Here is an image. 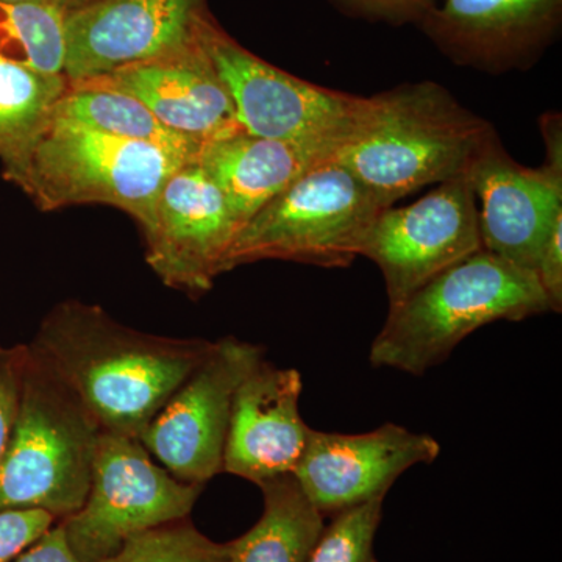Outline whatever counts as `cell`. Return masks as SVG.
<instances>
[{"label":"cell","instance_id":"cell-1","mask_svg":"<svg viewBox=\"0 0 562 562\" xmlns=\"http://www.w3.org/2000/svg\"><path fill=\"white\" fill-rule=\"evenodd\" d=\"M27 346L102 432L139 439L214 341L135 330L102 306L70 299L44 316Z\"/></svg>","mask_w":562,"mask_h":562},{"label":"cell","instance_id":"cell-2","mask_svg":"<svg viewBox=\"0 0 562 562\" xmlns=\"http://www.w3.org/2000/svg\"><path fill=\"white\" fill-rule=\"evenodd\" d=\"M497 135L435 81L405 83L364 98L330 160L349 169L383 206L469 171Z\"/></svg>","mask_w":562,"mask_h":562},{"label":"cell","instance_id":"cell-3","mask_svg":"<svg viewBox=\"0 0 562 562\" xmlns=\"http://www.w3.org/2000/svg\"><path fill=\"white\" fill-rule=\"evenodd\" d=\"M552 313L535 272L487 250L458 261L390 308L369 361L420 376L479 328Z\"/></svg>","mask_w":562,"mask_h":562},{"label":"cell","instance_id":"cell-4","mask_svg":"<svg viewBox=\"0 0 562 562\" xmlns=\"http://www.w3.org/2000/svg\"><path fill=\"white\" fill-rule=\"evenodd\" d=\"M194 158L54 114L20 160L5 168V177L43 211L102 203L127 213L144 232L166 180Z\"/></svg>","mask_w":562,"mask_h":562},{"label":"cell","instance_id":"cell-5","mask_svg":"<svg viewBox=\"0 0 562 562\" xmlns=\"http://www.w3.org/2000/svg\"><path fill=\"white\" fill-rule=\"evenodd\" d=\"M27 350L20 413L0 461V509H43L60 522L87 501L102 430Z\"/></svg>","mask_w":562,"mask_h":562},{"label":"cell","instance_id":"cell-6","mask_svg":"<svg viewBox=\"0 0 562 562\" xmlns=\"http://www.w3.org/2000/svg\"><path fill=\"white\" fill-rule=\"evenodd\" d=\"M384 209L349 169L328 158L243 225L224 271L262 260L347 268Z\"/></svg>","mask_w":562,"mask_h":562},{"label":"cell","instance_id":"cell-7","mask_svg":"<svg viewBox=\"0 0 562 562\" xmlns=\"http://www.w3.org/2000/svg\"><path fill=\"white\" fill-rule=\"evenodd\" d=\"M203 487L180 482L138 439L102 432L87 501L57 524L77 560L99 562L140 532L188 519Z\"/></svg>","mask_w":562,"mask_h":562},{"label":"cell","instance_id":"cell-8","mask_svg":"<svg viewBox=\"0 0 562 562\" xmlns=\"http://www.w3.org/2000/svg\"><path fill=\"white\" fill-rule=\"evenodd\" d=\"M199 41L224 81L244 132L273 139L346 138L364 98L299 79L251 54L206 14Z\"/></svg>","mask_w":562,"mask_h":562},{"label":"cell","instance_id":"cell-9","mask_svg":"<svg viewBox=\"0 0 562 562\" xmlns=\"http://www.w3.org/2000/svg\"><path fill=\"white\" fill-rule=\"evenodd\" d=\"M265 358L257 344L225 336L151 417L138 441L180 482L205 486L224 469L233 398Z\"/></svg>","mask_w":562,"mask_h":562},{"label":"cell","instance_id":"cell-10","mask_svg":"<svg viewBox=\"0 0 562 562\" xmlns=\"http://www.w3.org/2000/svg\"><path fill=\"white\" fill-rule=\"evenodd\" d=\"M479 202L469 176L439 183L402 209L380 211L366 235L360 257L379 266L390 308L438 273L482 250Z\"/></svg>","mask_w":562,"mask_h":562},{"label":"cell","instance_id":"cell-11","mask_svg":"<svg viewBox=\"0 0 562 562\" xmlns=\"http://www.w3.org/2000/svg\"><path fill=\"white\" fill-rule=\"evenodd\" d=\"M241 228L201 166L184 162L166 180L143 232L147 265L166 286L199 297L225 273V258Z\"/></svg>","mask_w":562,"mask_h":562},{"label":"cell","instance_id":"cell-12","mask_svg":"<svg viewBox=\"0 0 562 562\" xmlns=\"http://www.w3.org/2000/svg\"><path fill=\"white\" fill-rule=\"evenodd\" d=\"M206 0H92L65 14V76L81 81L198 40Z\"/></svg>","mask_w":562,"mask_h":562},{"label":"cell","instance_id":"cell-13","mask_svg":"<svg viewBox=\"0 0 562 562\" xmlns=\"http://www.w3.org/2000/svg\"><path fill=\"white\" fill-rule=\"evenodd\" d=\"M441 446L395 424L358 435L310 430L295 482L322 516L386 497L392 484L417 464H431Z\"/></svg>","mask_w":562,"mask_h":562},{"label":"cell","instance_id":"cell-14","mask_svg":"<svg viewBox=\"0 0 562 562\" xmlns=\"http://www.w3.org/2000/svg\"><path fill=\"white\" fill-rule=\"evenodd\" d=\"M562 0H439L419 27L458 66L527 70L557 41Z\"/></svg>","mask_w":562,"mask_h":562},{"label":"cell","instance_id":"cell-15","mask_svg":"<svg viewBox=\"0 0 562 562\" xmlns=\"http://www.w3.org/2000/svg\"><path fill=\"white\" fill-rule=\"evenodd\" d=\"M468 176L480 202L483 249L535 272L543 244L562 220V171L543 162L520 165L495 135Z\"/></svg>","mask_w":562,"mask_h":562},{"label":"cell","instance_id":"cell-16","mask_svg":"<svg viewBox=\"0 0 562 562\" xmlns=\"http://www.w3.org/2000/svg\"><path fill=\"white\" fill-rule=\"evenodd\" d=\"M302 390L297 369L265 358L247 373L233 398L222 472L257 486L294 473L312 430L299 409Z\"/></svg>","mask_w":562,"mask_h":562},{"label":"cell","instance_id":"cell-17","mask_svg":"<svg viewBox=\"0 0 562 562\" xmlns=\"http://www.w3.org/2000/svg\"><path fill=\"white\" fill-rule=\"evenodd\" d=\"M88 81L133 95L169 131L201 146L243 131L231 92L203 49L199 33L183 49Z\"/></svg>","mask_w":562,"mask_h":562},{"label":"cell","instance_id":"cell-18","mask_svg":"<svg viewBox=\"0 0 562 562\" xmlns=\"http://www.w3.org/2000/svg\"><path fill=\"white\" fill-rule=\"evenodd\" d=\"M341 139H273L239 131L202 144L194 161L224 194L241 224L331 158Z\"/></svg>","mask_w":562,"mask_h":562},{"label":"cell","instance_id":"cell-19","mask_svg":"<svg viewBox=\"0 0 562 562\" xmlns=\"http://www.w3.org/2000/svg\"><path fill=\"white\" fill-rule=\"evenodd\" d=\"M265 509L260 520L228 542L231 562H306L324 519L303 494L294 475L262 483Z\"/></svg>","mask_w":562,"mask_h":562},{"label":"cell","instance_id":"cell-20","mask_svg":"<svg viewBox=\"0 0 562 562\" xmlns=\"http://www.w3.org/2000/svg\"><path fill=\"white\" fill-rule=\"evenodd\" d=\"M54 114L116 138L155 144L194 157L201 149V144L165 127L138 99L94 81H69Z\"/></svg>","mask_w":562,"mask_h":562},{"label":"cell","instance_id":"cell-21","mask_svg":"<svg viewBox=\"0 0 562 562\" xmlns=\"http://www.w3.org/2000/svg\"><path fill=\"white\" fill-rule=\"evenodd\" d=\"M66 76H49L0 60V160L14 165L49 124L68 90Z\"/></svg>","mask_w":562,"mask_h":562},{"label":"cell","instance_id":"cell-22","mask_svg":"<svg viewBox=\"0 0 562 562\" xmlns=\"http://www.w3.org/2000/svg\"><path fill=\"white\" fill-rule=\"evenodd\" d=\"M65 13L44 2H0V60L65 76Z\"/></svg>","mask_w":562,"mask_h":562},{"label":"cell","instance_id":"cell-23","mask_svg":"<svg viewBox=\"0 0 562 562\" xmlns=\"http://www.w3.org/2000/svg\"><path fill=\"white\" fill-rule=\"evenodd\" d=\"M99 562H231L228 542L203 535L190 517L135 536Z\"/></svg>","mask_w":562,"mask_h":562},{"label":"cell","instance_id":"cell-24","mask_svg":"<svg viewBox=\"0 0 562 562\" xmlns=\"http://www.w3.org/2000/svg\"><path fill=\"white\" fill-rule=\"evenodd\" d=\"M384 497L331 516L306 562H379L375 536L383 519Z\"/></svg>","mask_w":562,"mask_h":562},{"label":"cell","instance_id":"cell-25","mask_svg":"<svg viewBox=\"0 0 562 562\" xmlns=\"http://www.w3.org/2000/svg\"><path fill=\"white\" fill-rule=\"evenodd\" d=\"M27 355V344L0 346V461L7 452L20 413Z\"/></svg>","mask_w":562,"mask_h":562},{"label":"cell","instance_id":"cell-26","mask_svg":"<svg viewBox=\"0 0 562 562\" xmlns=\"http://www.w3.org/2000/svg\"><path fill=\"white\" fill-rule=\"evenodd\" d=\"M57 524L43 509H0V562H11Z\"/></svg>","mask_w":562,"mask_h":562},{"label":"cell","instance_id":"cell-27","mask_svg":"<svg viewBox=\"0 0 562 562\" xmlns=\"http://www.w3.org/2000/svg\"><path fill=\"white\" fill-rule=\"evenodd\" d=\"M346 13L392 25L417 24L439 0H333Z\"/></svg>","mask_w":562,"mask_h":562},{"label":"cell","instance_id":"cell-28","mask_svg":"<svg viewBox=\"0 0 562 562\" xmlns=\"http://www.w3.org/2000/svg\"><path fill=\"white\" fill-rule=\"evenodd\" d=\"M543 294L547 295L552 313L562 312V220L554 224L543 244L535 269Z\"/></svg>","mask_w":562,"mask_h":562},{"label":"cell","instance_id":"cell-29","mask_svg":"<svg viewBox=\"0 0 562 562\" xmlns=\"http://www.w3.org/2000/svg\"><path fill=\"white\" fill-rule=\"evenodd\" d=\"M11 562H80L69 549L60 525L55 524L43 538Z\"/></svg>","mask_w":562,"mask_h":562},{"label":"cell","instance_id":"cell-30","mask_svg":"<svg viewBox=\"0 0 562 562\" xmlns=\"http://www.w3.org/2000/svg\"><path fill=\"white\" fill-rule=\"evenodd\" d=\"M541 127L543 146H546V158L543 165L562 171V120L561 113L542 114L539 121Z\"/></svg>","mask_w":562,"mask_h":562},{"label":"cell","instance_id":"cell-31","mask_svg":"<svg viewBox=\"0 0 562 562\" xmlns=\"http://www.w3.org/2000/svg\"><path fill=\"white\" fill-rule=\"evenodd\" d=\"M49 2L54 3L57 9H60L66 14L69 11L79 9L85 3L92 2V0H49Z\"/></svg>","mask_w":562,"mask_h":562},{"label":"cell","instance_id":"cell-32","mask_svg":"<svg viewBox=\"0 0 562 562\" xmlns=\"http://www.w3.org/2000/svg\"><path fill=\"white\" fill-rule=\"evenodd\" d=\"M0 2L22 3V2H44V0H0Z\"/></svg>","mask_w":562,"mask_h":562}]
</instances>
